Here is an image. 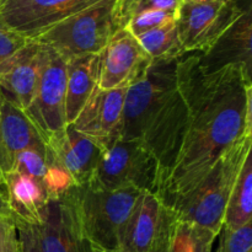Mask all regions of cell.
Returning a JSON list of instances; mask_svg holds the SVG:
<instances>
[{
    "label": "cell",
    "instance_id": "cell-8",
    "mask_svg": "<svg viewBox=\"0 0 252 252\" xmlns=\"http://www.w3.org/2000/svg\"><path fill=\"white\" fill-rule=\"evenodd\" d=\"M41 47L38 80L26 115L46 142L49 135L61 132L66 126V62L49 47Z\"/></svg>",
    "mask_w": 252,
    "mask_h": 252
},
{
    "label": "cell",
    "instance_id": "cell-23",
    "mask_svg": "<svg viewBox=\"0 0 252 252\" xmlns=\"http://www.w3.org/2000/svg\"><path fill=\"white\" fill-rule=\"evenodd\" d=\"M185 0H116L115 15L118 27L125 29L132 17L143 12L166 11L179 16Z\"/></svg>",
    "mask_w": 252,
    "mask_h": 252
},
{
    "label": "cell",
    "instance_id": "cell-20",
    "mask_svg": "<svg viewBox=\"0 0 252 252\" xmlns=\"http://www.w3.org/2000/svg\"><path fill=\"white\" fill-rule=\"evenodd\" d=\"M94 58L95 56H86L66 62V125H70L78 118L96 88Z\"/></svg>",
    "mask_w": 252,
    "mask_h": 252
},
{
    "label": "cell",
    "instance_id": "cell-3",
    "mask_svg": "<svg viewBox=\"0 0 252 252\" xmlns=\"http://www.w3.org/2000/svg\"><path fill=\"white\" fill-rule=\"evenodd\" d=\"M251 149L252 133L229 147L204 179L184 199L169 208L170 211L179 219L203 226L219 235L229 197Z\"/></svg>",
    "mask_w": 252,
    "mask_h": 252
},
{
    "label": "cell",
    "instance_id": "cell-1",
    "mask_svg": "<svg viewBox=\"0 0 252 252\" xmlns=\"http://www.w3.org/2000/svg\"><path fill=\"white\" fill-rule=\"evenodd\" d=\"M251 71L230 64L207 73L198 53L177 61L176 85L142 142L157 160L154 194L172 208L241 137L252 133Z\"/></svg>",
    "mask_w": 252,
    "mask_h": 252
},
{
    "label": "cell",
    "instance_id": "cell-2",
    "mask_svg": "<svg viewBox=\"0 0 252 252\" xmlns=\"http://www.w3.org/2000/svg\"><path fill=\"white\" fill-rule=\"evenodd\" d=\"M140 193L135 189L107 191L84 185L71 187L62 197L90 245L120 251L126 224Z\"/></svg>",
    "mask_w": 252,
    "mask_h": 252
},
{
    "label": "cell",
    "instance_id": "cell-16",
    "mask_svg": "<svg viewBox=\"0 0 252 252\" xmlns=\"http://www.w3.org/2000/svg\"><path fill=\"white\" fill-rule=\"evenodd\" d=\"M36 228L42 252H91L63 197L48 202Z\"/></svg>",
    "mask_w": 252,
    "mask_h": 252
},
{
    "label": "cell",
    "instance_id": "cell-29",
    "mask_svg": "<svg viewBox=\"0 0 252 252\" xmlns=\"http://www.w3.org/2000/svg\"><path fill=\"white\" fill-rule=\"evenodd\" d=\"M16 235V226L10 217H0V252L10 240Z\"/></svg>",
    "mask_w": 252,
    "mask_h": 252
},
{
    "label": "cell",
    "instance_id": "cell-25",
    "mask_svg": "<svg viewBox=\"0 0 252 252\" xmlns=\"http://www.w3.org/2000/svg\"><path fill=\"white\" fill-rule=\"evenodd\" d=\"M12 171L24 172L44 182V179L48 174L47 153L37 149L22 150L16 157Z\"/></svg>",
    "mask_w": 252,
    "mask_h": 252
},
{
    "label": "cell",
    "instance_id": "cell-10",
    "mask_svg": "<svg viewBox=\"0 0 252 252\" xmlns=\"http://www.w3.org/2000/svg\"><path fill=\"white\" fill-rule=\"evenodd\" d=\"M153 63L137 37L121 29L100 53L95 54L96 88L112 90L130 85L147 73Z\"/></svg>",
    "mask_w": 252,
    "mask_h": 252
},
{
    "label": "cell",
    "instance_id": "cell-31",
    "mask_svg": "<svg viewBox=\"0 0 252 252\" xmlns=\"http://www.w3.org/2000/svg\"><path fill=\"white\" fill-rule=\"evenodd\" d=\"M0 217H10V218H12L6 203H5L4 199H2L1 197H0Z\"/></svg>",
    "mask_w": 252,
    "mask_h": 252
},
{
    "label": "cell",
    "instance_id": "cell-13",
    "mask_svg": "<svg viewBox=\"0 0 252 252\" xmlns=\"http://www.w3.org/2000/svg\"><path fill=\"white\" fill-rule=\"evenodd\" d=\"M26 149L47 153L44 138L26 112L0 94V184L12 171L19 153Z\"/></svg>",
    "mask_w": 252,
    "mask_h": 252
},
{
    "label": "cell",
    "instance_id": "cell-27",
    "mask_svg": "<svg viewBox=\"0 0 252 252\" xmlns=\"http://www.w3.org/2000/svg\"><path fill=\"white\" fill-rule=\"evenodd\" d=\"M16 226L21 252H42L38 233L34 224L12 219Z\"/></svg>",
    "mask_w": 252,
    "mask_h": 252
},
{
    "label": "cell",
    "instance_id": "cell-33",
    "mask_svg": "<svg viewBox=\"0 0 252 252\" xmlns=\"http://www.w3.org/2000/svg\"><path fill=\"white\" fill-rule=\"evenodd\" d=\"M185 1H197V0H185ZM203 1H221V2H225V1H230V0H203Z\"/></svg>",
    "mask_w": 252,
    "mask_h": 252
},
{
    "label": "cell",
    "instance_id": "cell-24",
    "mask_svg": "<svg viewBox=\"0 0 252 252\" xmlns=\"http://www.w3.org/2000/svg\"><path fill=\"white\" fill-rule=\"evenodd\" d=\"M219 235L220 243L217 252H251L252 221L236 229L223 226Z\"/></svg>",
    "mask_w": 252,
    "mask_h": 252
},
{
    "label": "cell",
    "instance_id": "cell-11",
    "mask_svg": "<svg viewBox=\"0 0 252 252\" xmlns=\"http://www.w3.org/2000/svg\"><path fill=\"white\" fill-rule=\"evenodd\" d=\"M47 161L69 177L73 187L89 185L102 158L103 149L95 140L66 125L47 138Z\"/></svg>",
    "mask_w": 252,
    "mask_h": 252
},
{
    "label": "cell",
    "instance_id": "cell-19",
    "mask_svg": "<svg viewBox=\"0 0 252 252\" xmlns=\"http://www.w3.org/2000/svg\"><path fill=\"white\" fill-rule=\"evenodd\" d=\"M218 234L179 219L164 206L159 235L152 252H212Z\"/></svg>",
    "mask_w": 252,
    "mask_h": 252
},
{
    "label": "cell",
    "instance_id": "cell-18",
    "mask_svg": "<svg viewBox=\"0 0 252 252\" xmlns=\"http://www.w3.org/2000/svg\"><path fill=\"white\" fill-rule=\"evenodd\" d=\"M164 206L152 192H142L133 206L125 233L121 252H152L161 225Z\"/></svg>",
    "mask_w": 252,
    "mask_h": 252
},
{
    "label": "cell",
    "instance_id": "cell-14",
    "mask_svg": "<svg viewBox=\"0 0 252 252\" xmlns=\"http://www.w3.org/2000/svg\"><path fill=\"white\" fill-rule=\"evenodd\" d=\"M41 44L29 39L0 68V94L26 112L36 91L41 65Z\"/></svg>",
    "mask_w": 252,
    "mask_h": 252
},
{
    "label": "cell",
    "instance_id": "cell-15",
    "mask_svg": "<svg viewBox=\"0 0 252 252\" xmlns=\"http://www.w3.org/2000/svg\"><path fill=\"white\" fill-rule=\"evenodd\" d=\"M252 11L251 4L206 52L198 53L199 64L207 73L230 64H240L251 71Z\"/></svg>",
    "mask_w": 252,
    "mask_h": 252
},
{
    "label": "cell",
    "instance_id": "cell-6",
    "mask_svg": "<svg viewBox=\"0 0 252 252\" xmlns=\"http://www.w3.org/2000/svg\"><path fill=\"white\" fill-rule=\"evenodd\" d=\"M158 165L140 139H118L103 152L89 185L107 191L135 189L154 193Z\"/></svg>",
    "mask_w": 252,
    "mask_h": 252
},
{
    "label": "cell",
    "instance_id": "cell-21",
    "mask_svg": "<svg viewBox=\"0 0 252 252\" xmlns=\"http://www.w3.org/2000/svg\"><path fill=\"white\" fill-rule=\"evenodd\" d=\"M252 221V157L248 155L233 187L223 226L236 229Z\"/></svg>",
    "mask_w": 252,
    "mask_h": 252
},
{
    "label": "cell",
    "instance_id": "cell-26",
    "mask_svg": "<svg viewBox=\"0 0 252 252\" xmlns=\"http://www.w3.org/2000/svg\"><path fill=\"white\" fill-rule=\"evenodd\" d=\"M177 17L179 16L166 11L143 12V14L132 17L127 22L125 29L128 30L133 36L138 37L142 33H145V32L150 31L153 29L164 26V25L170 24V22H176Z\"/></svg>",
    "mask_w": 252,
    "mask_h": 252
},
{
    "label": "cell",
    "instance_id": "cell-9",
    "mask_svg": "<svg viewBox=\"0 0 252 252\" xmlns=\"http://www.w3.org/2000/svg\"><path fill=\"white\" fill-rule=\"evenodd\" d=\"M101 0H0V27L34 39L66 17Z\"/></svg>",
    "mask_w": 252,
    "mask_h": 252
},
{
    "label": "cell",
    "instance_id": "cell-17",
    "mask_svg": "<svg viewBox=\"0 0 252 252\" xmlns=\"http://www.w3.org/2000/svg\"><path fill=\"white\" fill-rule=\"evenodd\" d=\"M0 197L4 199L12 219L39 224L49 201L42 180L19 171H11L0 184Z\"/></svg>",
    "mask_w": 252,
    "mask_h": 252
},
{
    "label": "cell",
    "instance_id": "cell-28",
    "mask_svg": "<svg viewBox=\"0 0 252 252\" xmlns=\"http://www.w3.org/2000/svg\"><path fill=\"white\" fill-rule=\"evenodd\" d=\"M27 42L29 39L0 27V68L4 65L5 62L9 61L14 54H16Z\"/></svg>",
    "mask_w": 252,
    "mask_h": 252
},
{
    "label": "cell",
    "instance_id": "cell-4",
    "mask_svg": "<svg viewBox=\"0 0 252 252\" xmlns=\"http://www.w3.org/2000/svg\"><path fill=\"white\" fill-rule=\"evenodd\" d=\"M116 0H101L52 26L33 41L53 49L65 62L100 53L120 30Z\"/></svg>",
    "mask_w": 252,
    "mask_h": 252
},
{
    "label": "cell",
    "instance_id": "cell-32",
    "mask_svg": "<svg viewBox=\"0 0 252 252\" xmlns=\"http://www.w3.org/2000/svg\"><path fill=\"white\" fill-rule=\"evenodd\" d=\"M91 248V252H121V251H108V250H102V249H98L96 246L90 245Z\"/></svg>",
    "mask_w": 252,
    "mask_h": 252
},
{
    "label": "cell",
    "instance_id": "cell-7",
    "mask_svg": "<svg viewBox=\"0 0 252 252\" xmlns=\"http://www.w3.org/2000/svg\"><path fill=\"white\" fill-rule=\"evenodd\" d=\"M250 4L251 0L184 1L176 25L185 54L206 53Z\"/></svg>",
    "mask_w": 252,
    "mask_h": 252
},
{
    "label": "cell",
    "instance_id": "cell-22",
    "mask_svg": "<svg viewBox=\"0 0 252 252\" xmlns=\"http://www.w3.org/2000/svg\"><path fill=\"white\" fill-rule=\"evenodd\" d=\"M137 39L153 62L175 61L185 54L176 22L150 30L138 36Z\"/></svg>",
    "mask_w": 252,
    "mask_h": 252
},
{
    "label": "cell",
    "instance_id": "cell-12",
    "mask_svg": "<svg viewBox=\"0 0 252 252\" xmlns=\"http://www.w3.org/2000/svg\"><path fill=\"white\" fill-rule=\"evenodd\" d=\"M128 86L101 90L95 88L78 118L71 125L103 149L118 140V127Z\"/></svg>",
    "mask_w": 252,
    "mask_h": 252
},
{
    "label": "cell",
    "instance_id": "cell-30",
    "mask_svg": "<svg viewBox=\"0 0 252 252\" xmlns=\"http://www.w3.org/2000/svg\"><path fill=\"white\" fill-rule=\"evenodd\" d=\"M2 252H21V248H20V241L19 238H17V231L16 235L11 239V240L7 243V245L5 246V249Z\"/></svg>",
    "mask_w": 252,
    "mask_h": 252
},
{
    "label": "cell",
    "instance_id": "cell-5",
    "mask_svg": "<svg viewBox=\"0 0 252 252\" xmlns=\"http://www.w3.org/2000/svg\"><path fill=\"white\" fill-rule=\"evenodd\" d=\"M179 59L153 62L147 73L128 86L118 127V139H143L176 85Z\"/></svg>",
    "mask_w": 252,
    "mask_h": 252
}]
</instances>
